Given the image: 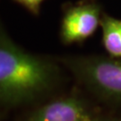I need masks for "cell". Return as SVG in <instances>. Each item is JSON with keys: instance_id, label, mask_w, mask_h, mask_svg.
Wrapping results in <instances>:
<instances>
[{"instance_id": "obj_7", "label": "cell", "mask_w": 121, "mask_h": 121, "mask_svg": "<svg viewBox=\"0 0 121 121\" xmlns=\"http://www.w3.org/2000/svg\"><path fill=\"white\" fill-rule=\"evenodd\" d=\"M92 121H121L119 119H111V118H93Z\"/></svg>"}, {"instance_id": "obj_2", "label": "cell", "mask_w": 121, "mask_h": 121, "mask_svg": "<svg viewBox=\"0 0 121 121\" xmlns=\"http://www.w3.org/2000/svg\"><path fill=\"white\" fill-rule=\"evenodd\" d=\"M75 77L91 91L121 102V59L79 56L64 61Z\"/></svg>"}, {"instance_id": "obj_5", "label": "cell", "mask_w": 121, "mask_h": 121, "mask_svg": "<svg viewBox=\"0 0 121 121\" xmlns=\"http://www.w3.org/2000/svg\"><path fill=\"white\" fill-rule=\"evenodd\" d=\"M100 25L105 49L113 57L121 58V20L104 14Z\"/></svg>"}, {"instance_id": "obj_4", "label": "cell", "mask_w": 121, "mask_h": 121, "mask_svg": "<svg viewBox=\"0 0 121 121\" xmlns=\"http://www.w3.org/2000/svg\"><path fill=\"white\" fill-rule=\"evenodd\" d=\"M84 105L75 98H62L40 107L29 121H92Z\"/></svg>"}, {"instance_id": "obj_6", "label": "cell", "mask_w": 121, "mask_h": 121, "mask_svg": "<svg viewBox=\"0 0 121 121\" xmlns=\"http://www.w3.org/2000/svg\"><path fill=\"white\" fill-rule=\"evenodd\" d=\"M32 14H39L40 6L45 0H13Z\"/></svg>"}, {"instance_id": "obj_1", "label": "cell", "mask_w": 121, "mask_h": 121, "mask_svg": "<svg viewBox=\"0 0 121 121\" xmlns=\"http://www.w3.org/2000/svg\"><path fill=\"white\" fill-rule=\"evenodd\" d=\"M55 78L52 64L26 52L0 31V107L34 100L52 86Z\"/></svg>"}, {"instance_id": "obj_3", "label": "cell", "mask_w": 121, "mask_h": 121, "mask_svg": "<svg viewBox=\"0 0 121 121\" xmlns=\"http://www.w3.org/2000/svg\"><path fill=\"white\" fill-rule=\"evenodd\" d=\"M100 8L94 3H82L65 12L61 23V38L67 44L89 38L100 24Z\"/></svg>"}]
</instances>
